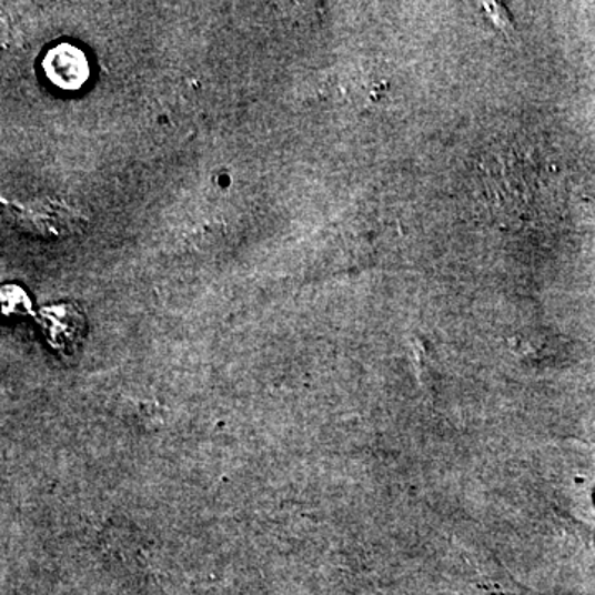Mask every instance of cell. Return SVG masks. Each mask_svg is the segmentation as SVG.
Wrapping results in <instances>:
<instances>
[{
  "label": "cell",
  "instance_id": "obj_1",
  "mask_svg": "<svg viewBox=\"0 0 595 595\" xmlns=\"http://www.w3.org/2000/svg\"><path fill=\"white\" fill-rule=\"evenodd\" d=\"M42 67L47 78L65 91L80 90L90 78L87 56L72 43L52 47L43 57Z\"/></svg>",
  "mask_w": 595,
  "mask_h": 595
}]
</instances>
